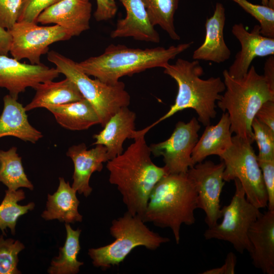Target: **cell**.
I'll return each mask as SVG.
<instances>
[{"label": "cell", "instance_id": "6da1fadb", "mask_svg": "<svg viewBox=\"0 0 274 274\" xmlns=\"http://www.w3.org/2000/svg\"><path fill=\"white\" fill-rule=\"evenodd\" d=\"M146 133L135 130L126 150L107 161L110 183L117 186L127 212L142 219L150 194L158 182L168 174L164 166L152 161Z\"/></svg>", "mask_w": 274, "mask_h": 274}, {"label": "cell", "instance_id": "7a4b0ae2", "mask_svg": "<svg viewBox=\"0 0 274 274\" xmlns=\"http://www.w3.org/2000/svg\"><path fill=\"white\" fill-rule=\"evenodd\" d=\"M163 68L164 73L174 79L178 85L175 102L166 114L142 130L147 133L159 123L188 109L195 111L198 121L204 126L210 125L211 119L216 117V102L225 89L221 78L201 79L204 71L197 60L190 61L178 58L174 64L168 63Z\"/></svg>", "mask_w": 274, "mask_h": 274}, {"label": "cell", "instance_id": "3957f363", "mask_svg": "<svg viewBox=\"0 0 274 274\" xmlns=\"http://www.w3.org/2000/svg\"><path fill=\"white\" fill-rule=\"evenodd\" d=\"M192 44L193 42H190L167 48L157 47L145 49L111 44L101 54L77 63L88 76L108 84H115L124 76L150 68H164L170 60L187 50Z\"/></svg>", "mask_w": 274, "mask_h": 274}, {"label": "cell", "instance_id": "277c9868", "mask_svg": "<svg viewBox=\"0 0 274 274\" xmlns=\"http://www.w3.org/2000/svg\"><path fill=\"white\" fill-rule=\"evenodd\" d=\"M196 209V192L187 173L168 174L152 191L143 220L160 228H170L179 244L181 225L194 224Z\"/></svg>", "mask_w": 274, "mask_h": 274}, {"label": "cell", "instance_id": "5b68a950", "mask_svg": "<svg viewBox=\"0 0 274 274\" xmlns=\"http://www.w3.org/2000/svg\"><path fill=\"white\" fill-rule=\"evenodd\" d=\"M223 76L225 89L217 106L223 112L227 111L231 132L252 144L253 120L263 103L274 100V91L253 65L241 78L231 77L226 70Z\"/></svg>", "mask_w": 274, "mask_h": 274}, {"label": "cell", "instance_id": "8992f818", "mask_svg": "<svg viewBox=\"0 0 274 274\" xmlns=\"http://www.w3.org/2000/svg\"><path fill=\"white\" fill-rule=\"evenodd\" d=\"M110 232L115 238L112 243L90 248L88 253L93 265L103 270L119 265L138 247L155 250L170 241L168 237L151 230L141 217L127 211L112 221Z\"/></svg>", "mask_w": 274, "mask_h": 274}, {"label": "cell", "instance_id": "52a82bcc", "mask_svg": "<svg viewBox=\"0 0 274 274\" xmlns=\"http://www.w3.org/2000/svg\"><path fill=\"white\" fill-rule=\"evenodd\" d=\"M47 59L55 65L59 74L75 84L83 97L94 108L102 127L121 108L129 106L130 96L123 82L110 84L96 78L92 79L76 62L54 50L47 53Z\"/></svg>", "mask_w": 274, "mask_h": 274}, {"label": "cell", "instance_id": "ba28073f", "mask_svg": "<svg viewBox=\"0 0 274 274\" xmlns=\"http://www.w3.org/2000/svg\"><path fill=\"white\" fill-rule=\"evenodd\" d=\"M231 146L220 157L225 164L223 179L240 182L247 200L257 208L267 207V196L261 168L252 144L243 138L232 137Z\"/></svg>", "mask_w": 274, "mask_h": 274}, {"label": "cell", "instance_id": "9c48e42d", "mask_svg": "<svg viewBox=\"0 0 274 274\" xmlns=\"http://www.w3.org/2000/svg\"><path fill=\"white\" fill-rule=\"evenodd\" d=\"M233 181L235 192L229 203L221 208L222 221L208 227L203 236L207 240L216 239L227 242L237 252L242 254L245 251L249 252L251 250L248 231L262 213L247 200L238 180Z\"/></svg>", "mask_w": 274, "mask_h": 274}, {"label": "cell", "instance_id": "30bf717a", "mask_svg": "<svg viewBox=\"0 0 274 274\" xmlns=\"http://www.w3.org/2000/svg\"><path fill=\"white\" fill-rule=\"evenodd\" d=\"M8 30L12 38L9 52L13 57L19 61L27 59L32 64L41 63V56L49 52V45L72 38L56 24L39 26L35 22L21 21Z\"/></svg>", "mask_w": 274, "mask_h": 274}, {"label": "cell", "instance_id": "8fae6325", "mask_svg": "<svg viewBox=\"0 0 274 274\" xmlns=\"http://www.w3.org/2000/svg\"><path fill=\"white\" fill-rule=\"evenodd\" d=\"M200 128L199 121L194 117L187 123L179 121L169 138L149 146L151 154L163 157L168 174L187 173L194 165L191 154Z\"/></svg>", "mask_w": 274, "mask_h": 274}, {"label": "cell", "instance_id": "7c38bea8", "mask_svg": "<svg viewBox=\"0 0 274 274\" xmlns=\"http://www.w3.org/2000/svg\"><path fill=\"white\" fill-rule=\"evenodd\" d=\"M224 168L223 161L215 164L207 160L195 164L187 172L196 192L197 208L204 211L208 227L216 225L222 218L220 196L225 184Z\"/></svg>", "mask_w": 274, "mask_h": 274}, {"label": "cell", "instance_id": "4fadbf2b", "mask_svg": "<svg viewBox=\"0 0 274 274\" xmlns=\"http://www.w3.org/2000/svg\"><path fill=\"white\" fill-rule=\"evenodd\" d=\"M59 75L56 68L42 63L26 64L7 55H0V87L7 89L16 99L27 88L35 89L40 83L53 81Z\"/></svg>", "mask_w": 274, "mask_h": 274}, {"label": "cell", "instance_id": "5bb4252c", "mask_svg": "<svg viewBox=\"0 0 274 274\" xmlns=\"http://www.w3.org/2000/svg\"><path fill=\"white\" fill-rule=\"evenodd\" d=\"M231 32L239 41L241 49L227 70L231 77L239 78L244 76L255 57L274 55V38L263 36L259 25H254L249 31L243 23H236L232 26Z\"/></svg>", "mask_w": 274, "mask_h": 274}, {"label": "cell", "instance_id": "9a60e30c", "mask_svg": "<svg viewBox=\"0 0 274 274\" xmlns=\"http://www.w3.org/2000/svg\"><path fill=\"white\" fill-rule=\"evenodd\" d=\"M92 5L89 0H61L45 9L36 23H54L63 28L71 37L90 28Z\"/></svg>", "mask_w": 274, "mask_h": 274}, {"label": "cell", "instance_id": "2e32d148", "mask_svg": "<svg viewBox=\"0 0 274 274\" xmlns=\"http://www.w3.org/2000/svg\"><path fill=\"white\" fill-rule=\"evenodd\" d=\"M248 235L254 266L264 274H273L274 210L261 213L250 226Z\"/></svg>", "mask_w": 274, "mask_h": 274}, {"label": "cell", "instance_id": "e0dca14e", "mask_svg": "<svg viewBox=\"0 0 274 274\" xmlns=\"http://www.w3.org/2000/svg\"><path fill=\"white\" fill-rule=\"evenodd\" d=\"M66 154L71 158L74 165L72 187L79 194L88 197L92 191L89 185L92 174L101 171L103 163L109 160L106 148L96 145L88 150L86 145L81 143L70 147Z\"/></svg>", "mask_w": 274, "mask_h": 274}, {"label": "cell", "instance_id": "ac0fdd59", "mask_svg": "<svg viewBox=\"0 0 274 274\" xmlns=\"http://www.w3.org/2000/svg\"><path fill=\"white\" fill-rule=\"evenodd\" d=\"M119 1L125 8L126 15L125 18L117 20L111 37H131L138 41L158 43L159 35L151 24L142 1Z\"/></svg>", "mask_w": 274, "mask_h": 274}, {"label": "cell", "instance_id": "d6986e66", "mask_svg": "<svg viewBox=\"0 0 274 274\" xmlns=\"http://www.w3.org/2000/svg\"><path fill=\"white\" fill-rule=\"evenodd\" d=\"M225 20V8L221 3H217L213 15L206 20L204 40L193 52V60L221 63L229 59L231 51L224 38Z\"/></svg>", "mask_w": 274, "mask_h": 274}, {"label": "cell", "instance_id": "ffe728a7", "mask_svg": "<svg viewBox=\"0 0 274 274\" xmlns=\"http://www.w3.org/2000/svg\"><path fill=\"white\" fill-rule=\"evenodd\" d=\"M135 119V113L128 107L121 108L110 118L104 129L93 136V145L104 146L109 160L121 154L124 141L132 139L136 130Z\"/></svg>", "mask_w": 274, "mask_h": 274}, {"label": "cell", "instance_id": "44dd1931", "mask_svg": "<svg viewBox=\"0 0 274 274\" xmlns=\"http://www.w3.org/2000/svg\"><path fill=\"white\" fill-rule=\"evenodd\" d=\"M4 108L0 116V138L16 137L35 144L43 137L41 132L29 123L23 105L10 94L3 98Z\"/></svg>", "mask_w": 274, "mask_h": 274}, {"label": "cell", "instance_id": "7402d4cb", "mask_svg": "<svg viewBox=\"0 0 274 274\" xmlns=\"http://www.w3.org/2000/svg\"><path fill=\"white\" fill-rule=\"evenodd\" d=\"M232 133L228 114L223 112L218 123L206 126L198 140L191 154L193 164L203 161L210 155L220 157L231 146Z\"/></svg>", "mask_w": 274, "mask_h": 274}, {"label": "cell", "instance_id": "603a6c76", "mask_svg": "<svg viewBox=\"0 0 274 274\" xmlns=\"http://www.w3.org/2000/svg\"><path fill=\"white\" fill-rule=\"evenodd\" d=\"M59 181L56 191L48 195L46 209L42 214V217L46 220L57 219L68 224L81 222L82 216L78 210L80 201L76 196L77 191L63 178L60 177Z\"/></svg>", "mask_w": 274, "mask_h": 274}, {"label": "cell", "instance_id": "cb8c5ba5", "mask_svg": "<svg viewBox=\"0 0 274 274\" xmlns=\"http://www.w3.org/2000/svg\"><path fill=\"white\" fill-rule=\"evenodd\" d=\"M46 109L53 114L60 126L68 130H86L100 124L95 110L85 98L64 104L49 106Z\"/></svg>", "mask_w": 274, "mask_h": 274}, {"label": "cell", "instance_id": "d4e9b609", "mask_svg": "<svg viewBox=\"0 0 274 274\" xmlns=\"http://www.w3.org/2000/svg\"><path fill=\"white\" fill-rule=\"evenodd\" d=\"M32 100L25 107L26 111L38 108L59 105L84 99L75 84L68 78L59 82L40 83Z\"/></svg>", "mask_w": 274, "mask_h": 274}, {"label": "cell", "instance_id": "484cf974", "mask_svg": "<svg viewBox=\"0 0 274 274\" xmlns=\"http://www.w3.org/2000/svg\"><path fill=\"white\" fill-rule=\"evenodd\" d=\"M66 236L63 247L59 248V255L52 259L48 269L50 274H77L84 264L78 260L81 249L79 237L81 230H74L68 223L65 224Z\"/></svg>", "mask_w": 274, "mask_h": 274}, {"label": "cell", "instance_id": "4316f807", "mask_svg": "<svg viewBox=\"0 0 274 274\" xmlns=\"http://www.w3.org/2000/svg\"><path fill=\"white\" fill-rule=\"evenodd\" d=\"M0 182L11 190H17L21 187L33 189L32 184L24 172L21 157L17 153L15 147L7 151L0 150Z\"/></svg>", "mask_w": 274, "mask_h": 274}, {"label": "cell", "instance_id": "83f0119b", "mask_svg": "<svg viewBox=\"0 0 274 274\" xmlns=\"http://www.w3.org/2000/svg\"><path fill=\"white\" fill-rule=\"evenodd\" d=\"M151 24L159 25L173 40L180 37L175 26V15L180 0H142Z\"/></svg>", "mask_w": 274, "mask_h": 274}, {"label": "cell", "instance_id": "f1b7e54d", "mask_svg": "<svg viewBox=\"0 0 274 274\" xmlns=\"http://www.w3.org/2000/svg\"><path fill=\"white\" fill-rule=\"evenodd\" d=\"M5 196L0 204V229L4 234L7 228L11 229L13 235L15 234V226L18 218L34 209L33 202L22 206L18 202L25 198L24 192L22 189L7 190Z\"/></svg>", "mask_w": 274, "mask_h": 274}, {"label": "cell", "instance_id": "f546056e", "mask_svg": "<svg viewBox=\"0 0 274 274\" xmlns=\"http://www.w3.org/2000/svg\"><path fill=\"white\" fill-rule=\"evenodd\" d=\"M25 248L18 240L5 239L0 236V274H20L17 268L18 254Z\"/></svg>", "mask_w": 274, "mask_h": 274}, {"label": "cell", "instance_id": "4dcf8cb0", "mask_svg": "<svg viewBox=\"0 0 274 274\" xmlns=\"http://www.w3.org/2000/svg\"><path fill=\"white\" fill-rule=\"evenodd\" d=\"M242 7L259 23L261 33L274 38V9L267 6L255 5L247 0H230Z\"/></svg>", "mask_w": 274, "mask_h": 274}, {"label": "cell", "instance_id": "1f68e13d", "mask_svg": "<svg viewBox=\"0 0 274 274\" xmlns=\"http://www.w3.org/2000/svg\"><path fill=\"white\" fill-rule=\"evenodd\" d=\"M254 141L258 148V160L274 159V130L255 117L252 122Z\"/></svg>", "mask_w": 274, "mask_h": 274}, {"label": "cell", "instance_id": "d6a6232c", "mask_svg": "<svg viewBox=\"0 0 274 274\" xmlns=\"http://www.w3.org/2000/svg\"><path fill=\"white\" fill-rule=\"evenodd\" d=\"M61 0H23L17 22L36 23L39 15L45 9Z\"/></svg>", "mask_w": 274, "mask_h": 274}, {"label": "cell", "instance_id": "836d02e7", "mask_svg": "<svg viewBox=\"0 0 274 274\" xmlns=\"http://www.w3.org/2000/svg\"><path fill=\"white\" fill-rule=\"evenodd\" d=\"M23 0H0V26L9 30L17 22Z\"/></svg>", "mask_w": 274, "mask_h": 274}, {"label": "cell", "instance_id": "e575fe53", "mask_svg": "<svg viewBox=\"0 0 274 274\" xmlns=\"http://www.w3.org/2000/svg\"><path fill=\"white\" fill-rule=\"evenodd\" d=\"M267 196V208L274 210V159L258 160Z\"/></svg>", "mask_w": 274, "mask_h": 274}, {"label": "cell", "instance_id": "d590c367", "mask_svg": "<svg viewBox=\"0 0 274 274\" xmlns=\"http://www.w3.org/2000/svg\"><path fill=\"white\" fill-rule=\"evenodd\" d=\"M94 17L97 21H107L116 15L118 8L115 0H96Z\"/></svg>", "mask_w": 274, "mask_h": 274}, {"label": "cell", "instance_id": "8d00e7d4", "mask_svg": "<svg viewBox=\"0 0 274 274\" xmlns=\"http://www.w3.org/2000/svg\"><path fill=\"white\" fill-rule=\"evenodd\" d=\"M255 118L274 130V100H268L262 104Z\"/></svg>", "mask_w": 274, "mask_h": 274}, {"label": "cell", "instance_id": "74e56055", "mask_svg": "<svg viewBox=\"0 0 274 274\" xmlns=\"http://www.w3.org/2000/svg\"><path fill=\"white\" fill-rule=\"evenodd\" d=\"M236 256L233 252L226 256L224 264L221 267L208 269L202 274H234L235 272Z\"/></svg>", "mask_w": 274, "mask_h": 274}, {"label": "cell", "instance_id": "f35d334b", "mask_svg": "<svg viewBox=\"0 0 274 274\" xmlns=\"http://www.w3.org/2000/svg\"><path fill=\"white\" fill-rule=\"evenodd\" d=\"M263 77L270 89L274 91V56L270 55L264 65Z\"/></svg>", "mask_w": 274, "mask_h": 274}, {"label": "cell", "instance_id": "ab89813d", "mask_svg": "<svg viewBox=\"0 0 274 274\" xmlns=\"http://www.w3.org/2000/svg\"><path fill=\"white\" fill-rule=\"evenodd\" d=\"M12 40L9 31L0 26V55H8Z\"/></svg>", "mask_w": 274, "mask_h": 274}, {"label": "cell", "instance_id": "60d3db41", "mask_svg": "<svg viewBox=\"0 0 274 274\" xmlns=\"http://www.w3.org/2000/svg\"><path fill=\"white\" fill-rule=\"evenodd\" d=\"M267 6L274 9V0H268Z\"/></svg>", "mask_w": 274, "mask_h": 274}]
</instances>
